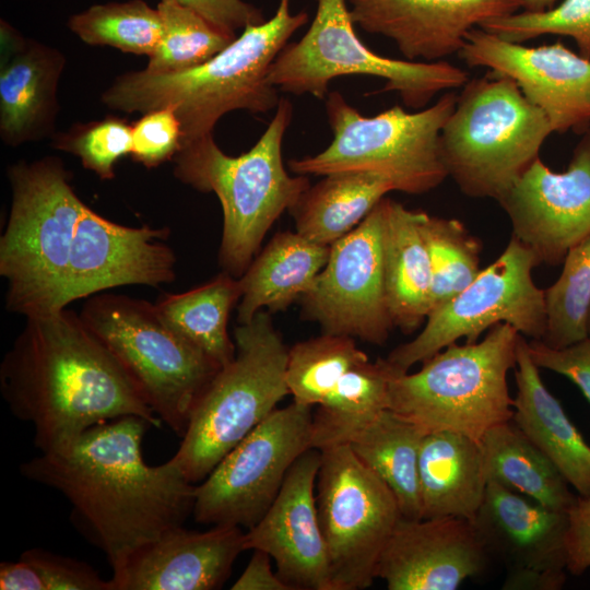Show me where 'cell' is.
<instances>
[{
	"label": "cell",
	"instance_id": "6da1fadb",
	"mask_svg": "<svg viewBox=\"0 0 590 590\" xmlns=\"http://www.w3.org/2000/svg\"><path fill=\"white\" fill-rule=\"evenodd\" d=\"M150 427L142 417H119L20 467L24 477L67 498L73 524L106 555L113 571L193 511L197 484L172 459L145 462L142 442Z\"/></svg>",
	"mask_w": 590,
	"mask_h": 590
},
{
	"label": "cell",
	"instance_id": "7a4b0ae2",
	"mask_svg": "<svg viewBox=\"0 0 590 590\" xmlns=\"http://www.w3.org/2000/svg\"><path fill=\"white\" fill-rule=\"evenodd\" d=\"M0 364L10 412L34 429L40 452L62 449L119 417L163 423L105 343L68 308L25 318Z\"/></svg>",
	"mask_w": 590,
	"mask_h": 590
},
{
	"label": "cell",
	"instance_id": "3957f363",
	"mask_svg": "<svg viewBox=\"0 0 590 590\" xmlns=\"http://www.w3.org/2000/svg\"><path fill=\"white\" fill-rule=\"evenodd\" d=\"M307 21L305 11L292 14L290 0H279L270 20L247 25L202 64L170 74L145 70L120 74L103 92L102 103L125 113L170 107L181 125V149L212 134L229 111L266 114L278 107L280 90L269 81L271 64Z\"/></svg>",
	"mask_w": 590,
	"mask_h": 590
},
{
	"label": "cell",
	"instance_id": "277c9868",
	"mask_svg": "<svg viewBox=\"0 0 590 590\" xmlns=\"http://www.w3.org/2000/svg\"><path fill=\"white\" fill-rule=\"evenodd\" d=\"M292 118L291 102L281 97L249 151L227 155L209 134L181 148L173 160L178 180L216 194L223 212L219 261L235 278L244 274L273 223L310 186L305 175L291 176L283 164L282 143Z\"/></svg>",
	"mask_w": 590,
	"mask_h": 590
},
{
	"label": "cell",
	"instance_id": "5b68a950",
	"mask_svg": "<svg viewBox=\"0 0 590 590\" xmlns=\"http://www.w3.org/2000/svg\"><path fill=\"white\" fill-rule=\"evenodd\" d=\"M11 208L0 237L5 308L25 318L64 307L69 257L85 203L62 161L47 156L8 168Z\"/></svg>",
	"mask_w": 590,
	"mask_h": 590
},
{
	"label": "cell",
	"instance_id": "8992f818",
	"mask_svg": "<svg viewBox=\"0 0 590 590\" xmlns=\"http://www.w3.org/2000/svg\"><path fill=\"white\" fill-rule=\"evenodd\" d=\"M520 337L511 324L498 323L482 341L446 346L416 373H394L388 409L425 433L451 430L481 441L514 416L507 376Z\"/></svg>",
	"mask_w": 590,
	"mask_h": 590
},
{
	"label": "cell",
	"instance_id": "52a82bcc",
	"mask_svg": "<svg viewBox=\"0 0 590 590\" xmlns=\"http://www.w3.org/2000/svg\"><path fill=\"white\" fill-rule=\"evenodd\" d=\"M552 133L544 113L516 82L489 70L461 87L440 133V152L464 194L498 202L540 157Z\"/></svg>",
	"mask_w": 590,
	"mask_h": 590
},
{
	"label": "cell",
	"instance_id": "ba28073f",
	"mask_svg": "<svg viewBox=\"0 0 590 590\" xmlns=\"http://www.w3.org/2000/svg\"><path fill=\"white\" fill-rule=\"evenodd\" d=\"M235 356L220 368L196 401L187 429L170 458L193 484L275 409L290 390L288 347L270 312L260 310L234 331Z\"/></svg>",
	"mask_w": 590,
	"mask_h": 590
},
{
	"label": "cell",
	"instance_id": "9c48e42d",
	"mask_svg": "<svg viewBox=\"0 0 590 590\" xmlns=\"http://www.w3.org/2000/svg\"><path fill=\"white\" fill-rule=\"evenodd\" d=\"M457 96L448 91L432 106L414 113L397 105L367 117L340 92H330L326 113L332 142L316 155L291 160L288 167L305 176L375 172L388 177L396 191L427 192L448 177L440 152V133L455 109Z\"/></svg>",
	"mask_w": 590,
	"mask_h": 590
},
{
	"label": "cell",
	"instance_id": "30bf717a",
	"mask_svg": "<svg viewBox=\"0 0 590 590\" xmlns=\"http://www.w3.org/2000/svg\"><path fill=\"white\" fill-rule=\"evenodd\" d=\"M80 316L128 371L154 414L182 437L196 401L221 366L169 329L145 299L101 292L88 297Z\"/></svg>",
	"mask_w": 590,
	"mask_h": 590
},
{
	"label": "cell",
	"instance_id": "8fae6325",
	"mask_svg": "<svg viewBox=\"0 0 590 590\" xmlns=\"http://www.w3.org/2000/svg\"><path fill=\"white\" fill-rule=\"evenodd\" d=\"M315 17L297 42L287 43L269 71L280 91L323 99L330 82L344 75L385 81L379 92H396L403 104L423 109L439 92L461 88L468 73L447 61H412L380 56L357 36L346 0H316Z\"/></svg>",
	"mask_w": 590,
	"mask_h": 590
},
{
	"label": "cell",
	"instance_id": "7c38bea8",
	"mask_svg": "<svg viewBox=\"0 0 590 590\" xmlns=\"http://www.w3.org/2000/svg\"><path fill=\"white\" fill-rule=\"evenodd\" d=\"M316 487L331 590L368 588L402 517L396 496L347 444L320 450Z\"/></svg>",
	"mask_w": 590,
	"mask_h": 590
},
{
	"label": "cell",
	"instance_id": "4fadbf2b",
	"mask_svg": "<svg viewBox=\"0 0 590 590\" xmlns=\"http://www.w3.org/2000/svg\"><path fill=\"white\" fill-rule=\"evenodd\" d=\"M539 264L532 251L511 236L497 259L458 295L433 309L423 330L392 350L386 361L396 373H406L459 339L474 343L486 329L503 322L521 335L541 340L546 327L544 290L532 279Z\"/></svg>",
	"mask_w": 590,
	"mask_h": 590
},
{
	"label": "cell",
	"instance_id": "5bb4252c",
	"mask_svg": "<svg viewBox=\"0 0 590 590\" xmlns=\"http://www.w3.org/2000/svg\"><path fill=\"white\" fill-rule=\"evenodd\" d=\"M311 448V406L293 401L276 408L196 485L194 520L250 529L275 499L294 462Z\"/></svg>",
	"mask_w": 590,
	"mask_h": 590
},
{
	"label": "cell",
	"instance_id": "9a60e30c",
	"mask_svg": "<svg viewBox=\"0 0 590 590\" xmlns=\"http://www.w3.org/2000/svg\"><path fill=\"white\" fill-rule=\"evenodd\" d=\"M384 199L330 246L326 266L300 298L305 318L323 333L381 345L393 328L385 287Z\"/></svg>",
	"mask_w": 590,
	"mask_h": 590
},
{
	"label": "cell",
	"instance_id": "2e32d148",
	"mask_svg": "<svg viewBox=\"0 0 590 590\" xmlns=\"http://www.w3.org/2000/svg\"><path fill=\"white\" fill-rule=\"evenodd\" d=\"M488 558L506 568L505 590H558L566 582L567 511L488 482L471 520Z\"/></svg>",
	"mask_w": 590,
	"mask_h": 590
},
{
	"label": "cell",
	"instance_id": "e0dca14e",
	"mask_svg": "<svg viewBox=\"0 0 590 590\" xmlns=\"http://www.w3.org/2000/svg\"><path fill=\"white\" fill-rule=\"evenodd\" d=\"M458 55L471 68L512 79L544 113L553 133H583L590 128V59L563 43L528 47L475 27Z\"/></svg>",
	"mask_w": 590,
	"mask_h": 590
},
{
	"label": "cell",
	"instance_id": "ac0fdd59",
	"mask_svg": "<svg viewBox=\"0 0 590 590\" xmlns=\"http://www.w3.org/2000/svg\"><path fill=\"white\" fill-rule=\"evenodd\" d=\"M498 203L509 216L512 237L539 263H562L590 235V128L564 172L552 170L539 157Z\"/></svg>",
	"mask_w": 590,
	"mask_h": 590
},
{
	"label": "cell",
	"instance_id": "d6986e66",
	"mask_svg": "<svg viewBox=\"0 0 590 590\" xmlns=\"http://www.w3.org/2000/svg\"><path fill=\"white\" fill-rule=\"evenodd\" d=\"M168 227L126 226L84 205L66 274L63 305L126 285L158 287L176 278Z\"/></svg>",
	"mask_w": 590,
	"mask_h": 590
},
{
	"label": "cell",
	"instance_id": "ffe728a7",
	"mask_svg": "<svg viewBox=\"0 0 590 590\" xmlns=\"http://www.w3.org/2000/svg\"><path fill=\"white\" fill-rule=\"evenodd\" d=\"M319 467L320 450L305 451L267 512L245 532V550L269 554L291 590H331L315 495Z\"/></svg>",
	"mask_w": 590,
	"mask_h": 590
},
{
	"label": "cell",
	"instance_id": "44dd1931",
	"mask_svg": "<svg viewBox=\"0 0 590 590\" xmlns=\"http://www.w3.org/2000/svg\"><path fill=\"white\" fill-rule=\"evenodd\" d=\"M351 17L369 34L391 39L412 61L458 54L467 35L518 12L520 0H346Z\"/></svg>",
	"mask_w": 590,
	"mask_h": 590
},
{
	"label": "cell",
	"instance_id": "7402d4cb",
	"mask_svg": "<svg viewBox=\"0 0 590 590\" xmlns=\"http://www.w3.org/2000/svg\"><path fill=\"white\" fill-rule=\"evenodd\" d=\"M488 559L471 520L401 517L381 552L376 578L389 590H456L481 574Z\"/></svg>",
	"mask_w": 590,
	"mask_h": 590
},
{
	"label": "cell",
	"instance_id": "603a6c76",
	"mask_svg": "<svg viewBox=\"0 0 590 590\" xmlns=\"http://www.w3.org/2000/svg\"><path fill=\"white\" fill-rule=\"evenodd\" d=\"M245 550V532L217 524L206 531L176 527L113 571L114 590H213Z\"/></svg>",
	"mask_w": 590,
	"mask_h": 590
},
{
	"label": "cell",
	"instance_id": "cb8c5ba5",
	"mask_svg": "<svg viewBox=\"0 0 590 590\" xmlns=\"http://www.w3.org/2000/svg\"><path fill=\"white\" fill-rule=\"evenodd\" d=\"M1 46L0 137L11 146L40 140L54 131L66 58L56 48L23 39L4 21Z\"/></svg>",
	"mask_w": 590,
	"mask_h": 590
},
{
	"label": "cell",
	"instance_id": "d4e9b609",
	"mask_svg": "<svg viewBox=\"0 0 590 590\" xmlns=\"http://www.w3.org/2000/svg\"><path fill=\"white\" fill-rule=\"evenodd\" d=\"M515 368L517 396L512 421L552 460L579 496L590 497V446L543 384L522 335Z\"/></svg>",
	"mask_w": 590,
	"mask_h": 590
},
{
	"label": "cell",
	"instance_id": "484cf974",
	"mask_svg": "<svg viewBox=\"0 0 590 590\" xmlns=\"http://www.w3.org/2000/svg\"><path fill=\"white\" fill-rule=\"evenodd\" d=\"M422 519L472 520L487 480L480 441L451 430L426 433L418 457Z\"/></svg>",
	"mask_w": 590,
	"mask_h": 590
},
{
	"label": "cell",
	"instance_id": "4316f807",
	"mask_svg": "<svg viewBox=\"0 0 590 590\" xmlns=\"http://www.w3.org/2000/svg\"><path fill=\"white\" fill-rule=\"evenodd\" d=\"M330 246L298 232H280L255 256L239 278L241 297L237 321L248 323L260 311L285 310L312 286L326 266Z\"/></svg>",
	"mask_w": 590,
	"mask_h": 590
},
{
	"label": "cell",
	"instance_id": "83f0119b",
	"mask_svg": "<svg viewBox=\"0 0 590 590\" xmlns=\"http://www.w3.org/2000/svg\"><path fill=\"white\" fill-rule=\"evenodd\" d=\"M384 269L389 315L393 327L414 332L430 311L432 271L420 231L422 211L384 199Z\"/></svg>",
	"mask_w": 590,
	"mask_h": 590
},
{
	"label": "cell",
	"instance_id": "f1b7e54d",
	"mask_svg": "<svg viewBox=\"0 0 590 590\" xmlns=\"http://www.w3.org/2000/svg\"><path fill=\"white\" fill-rule=\"evenodd\" d=\"M393 182L375 172H340L306 189L290 210L296 232L331 246L355 228L390 192Z\"/></svg>",
	"mask_w": 590,
	"mask_h": 590
},
{
	"label": "cell",
	"instance_id": "f546056e",
	"mask_svg": "<svg viewBox=\"0 0 590 590\" xmlns=\"http://www.w3.org/2000/svg\"><path fill=\"white\" fill-rule=\"evenodd\" d=\"M488 482L556 510L567 509L577 495L552 462L516 425L512 418L491 428L480 441Z\"/></svg>",
	"mask_w": 590,
	"mask_h": 590
},
{
	"label": "cell",
	"instance_id": "4dcf8cb0",
	"mask_svg": "<svg viewBox=\"0 0 590 590\" xmlns=\"http://www.w3.org/2000/svg\"><path fill=\"white\" fill-rule=\"evenodd\" d=\"M425 434L387 409L347 442L357 458L388 485L405 519H422L418 457Z\"/></svg>",
	"mask_w": 590,
	"mask_h": 590
},
{
	"label": "cell",
	"instance_id": "1f68e13d",
	"mask_svg": "<svg viewBox=\"0 0 590 590\" xmlns=\"http://www.w3.org/2000/svg\"><path fill=\"white\" fill-rule=\"evenodd\" d=\"M240 297L239 278L223 270L194 288L161 295L154 305L169 329L223 367L235 356L236 346L229 338L227 323Z\"/></svg>",
	"mask_w": 590,
	"mask_h": 590
},
{
	"label": "cell",
	"instance_id": "d6a6232c",
	"mask_svg": "<svg viewBox=\"0 0 590 590\" xmlns=\"http://www.w3.org/2000/svg\"><path fill=\"white\" fill-rule=\"evenodd\" d=\"M393 374L386 358L367 359L349 370L312 414V448L347 444L387 410Z\"/></svg>",
	"mask_w": 590,
	"mask_h": 590
},
{
	"label": "cell",
	"instance_id": "836d02e7",
	"mask_svg": "<svg viewBox=\"0 0 590 590\" xmlns=\"http://www.w3.org/2000/svg\"><path fill=\"white\" fill-rule=\"evenodd\" d=\"M156 9L162 21V37L143 69L151 74H170L200 66L237 37L223 32L179 0H161Z\"/></svg>",
	"mask_w": 590,
	"mask_h": 590
},
{
	"label": "cell",
	"instance_id": "e575fe53",
	"mask_svg": "<svg viewBox=\"0 0 590 590\" xmlns=\"http://www.w3.org/2000/svg\"><path fill=\"white\" fill-rule=\"evenodd\" d=\"M369 359L354 338L323 333L288 350L286 382L294 402L320 405L344 375Z\"/></svg>",
	"mask_w": 590,
	"mask_h": 590
},
{
	"label": "cell",
	"instance_id": "d590c367",
	"mask_svg": "<svg viewBox=\"0 0 590 590\" xmlns=\"http://www.w3.org/2000/svg\"><path fill=\"white\" fill-rule=\"evenodd\" d=\"M420 231L430 263L432 311L458 295L479 275L482 270L481 243L459 220L426 212H422Z\"/></svg>",
	"mask_w": 590,
	"mask_h": 590
},
{
	"label": "cell",
	"instance_id": "8d00e7d4",
	"mask_svg": "<svg viewBox=\"0 0 590 590\" xmlns=\"http://www.w3.org/2000/svg\"><path fill=\"white\" fill-rule=\"evenodd\" d=\"M68 27L88 45L110 46L148 57L162 37L160 13L144 0L91 5L71 15Z\"/></svg>",
	"mask_w": 590,
	"mask_h": 590
},
{
	"label": "cell",
	"instance_id": "74e56055",
	"mask_svg": "<svg viewBox=\"0 0 590 590\" xmlns=\"http://www.w3.org/2000/svg\"><path fill=\"white\" fill-rule=\"evenodd\" d=\"M558 279L544 290L546 327L541 341L562 349L588 338L590 235L569 249Z\"/></svg>",
	"mask_w": 590,
	"mask_h": 590
},
{
	"label": "cell",
	"instance_id": "f35d334b",
	"mask_svg": "<svg viewBox=\"0 0 590 590\" xmlns=\"http://www.w3.org/2000/svg\"><path fill=\"white\" fill-rule=\"evenodd\" d=\"M1 590H114L87 563L44 548L0 564Z\"/></svg>",
	"mask_w": 590,
	"mask_h": 590
},
{
	"label": "cell",
	"instance_id": "ab89813d",
	"mask_svg": "<svg viewBox=\"0 0 590 590\" xmlns=\"http://www.w3.org/2000/svg\"><path fill=\"white\" fill-rule=\"evenodd\" d=\"M480 27L515 43L544 35L569 37L577 45L579 54L590 59V0H562L547 10L518 11Z\"/></svg>",
	"mask_w": 590,
	"mask_h": 590
},
{
	"label": "cell",
	"instance_id": "60d3db41",
	"mask_svg": "<svg viewBox=\"0 0 590 590\" xmlns=\"http://www.w3.org/2000/svg\"><path fill=\"white\" fill-rule=\"evenodd\" d=\"M132 126L118 117L73 127L56 137L54 146L78 156L84 168L103 180L115 177V165L131 153Z\"/></svg>",
	"mask_w": 590,
	"mask_h": 590
},
{
	"label": "cell",
	"instance_id": "b9f144b4",
	"mask_svg": "<svg viewBox=\"0 0 590 590\" xmlns=\"http://www.w3.org/2000/svg\"><path fill=\"white\" fill-rule=\"evenodd\" d=\"M132 158L148 168L174 160L180 149L181 125L170 107L146 113L132 126Z\"/></svg>",
	"mask_w": 590,
	"mask_h": 590
},
{
	"label": "cell",
	"instance_id": "7bdbcfd3",
	"mask_svg": "<svg viewBox=\"0 0 590 590\" xmlns=\"http://www.w3.org/2000/svg\"><path fill=\"white\" fill-rule=\"evenodd\" d=\"M528 351L539 368L565 376L590 402V338L562 349L550 347L541 340H531Z\"/></svg>",
	"mask_w": 590,
	"mask_h": 590
},
{
	"label": "cell",
	"instance_id": "ee69618b",
	"mask_svg": "<svg viewBox=\"0 0 590 590\" xmlns=\"http://www.w3.org/2000/svg\"><path fill=\"white\" fill-rule=\"evenodd\" d=\"M566 569L580 576L590 568V497L577 496L567 509Z\"/></svg>",
	"mask_w": 590,
	"mask_h": 590
},
{
	"label": "cell",
	"instance_id": "f6af8a7d",
	"mask_svg": "<svg viewBox=\"0 0 590 590\" xmlns=\"http://www.w3.org/2000/svg\"><path fill=\"white\" fill-rule=\"evenodd\" d=\"M213 25L236 36L237 30L264 21L261 10L244 0H179Z\"/></svg>",
	"mask_w": 590,
	"mask_h": 590
},
{
	"label": "cell",
	"instance_id": "bcb514c9",
	"mask_svg": "<svg viewBox=\"0 0 590 590\" xmlns=\"http://www.w3.org/2000/svg\"><path fill=\"white\" fill-rule=\"evenodd\" d=\"M271 557L263 551L253 550L243 574L233 583V590H291L276 571L272 570Z\"/></svg>",
	"mask_w": 590,
	"mask_h": 590
},
{
	"label": "cell",
	"instance_id": "7dc6e473",
	"mask_svg": "<svg viewBox=\"0 0 590 590\" xmlns=\"http://www.w3.org/2000/svg\"><path fill=\"white\" fill-rule=\"evenodd\" d=\"M524 11L540 12L547 10L554 5L558 0H520Z\"/></svg>",
	"mask_w": 590,
	"mask_h": 590
},
{
	"label": "cell",
	"instance_id": "c3c4849f",
	"mask_svg": "<svg viewBox=\"0 0 590 590\" xmlns=\"http://www.w3.org/2000/svg\"><path fill=\"white\" fill-rule=\"evenodd\" d=\"M588 338H590V310H589V317H588Z\"/></svg>",
	"mask_w": 590,
	"mask_h": 590
}]
</instances>
